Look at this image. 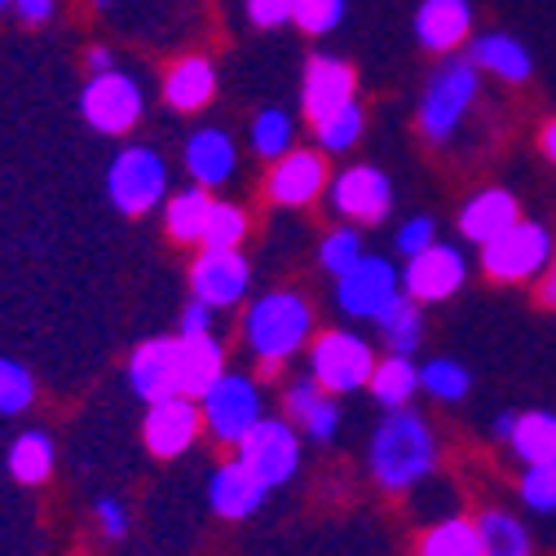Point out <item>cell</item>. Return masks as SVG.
<instances>
[{"label":"cell","instance_id":"6da1fadb","mask_svg":"<svg viewBox=\"0 0 556 556\" xmlns=\"http://www.w3.org/2000/svg\"><path fill=\"white\" fill-rule=\"evenodd\" d=\"M367 468H371L376 485L389 495H406L420 481H429L438 468V438H433L425 415L415 406L389 410L380 420V429L371 433Z\"/></svg>","mask_w":556,"mask_h":556},{"label":"cell","instance_id":"7a4b0ae2","mask_svg":"<svg viewBox=\"0 0 556 556\" xmlns=\"http://www.w3.org/2000/svg\"><path fill=\"white\" fill-rule=\"evenodd\" d=\"M309 336H314V309L301 292H265L248 305L243 340L256 354L265 376L283 371V363L301 350V344H309Z\"/></svg>","mask_w":556,"mask_h":556},{"label":"cell","instance_id":"3957f363","mask_svg":"<svg viewBox=\"0 0 556 556\" xmlns=\"http://www.w3.org/2000/svg\"><path fill=\"white\" fill-rule=\"evenodd\" d=\"M477 93H481V66L472 58L451 53V62H442L425 85L420 132L429 137V142H451V137L459 132V124H464V115L472 111Z\"/></svg>","mask_w":556,"mask_h":556},{"label":"cell","instance_id":"277c9868","mask_svg":"<svg viewBox=\"0 0 556 556\" xmlns=\"http://www.w3.org/2000/svg\"><path fill=\"white\" fill-rule=\"evenodd\" d=\"M106 194L124 217H147L151 207L168 199V160L142 142L115 151L106 168Z\"/></svg>","mask_w":556,"mask_h":556},{"label":"cell","instance_id":"5b68a950","mask_svg":"<svg viewBox=\"0 0 556 556\" xmlns=\"http://www.w3.org/2000/svg\"><path fill=\"white\" fill-rule=\"evenodd\" d=\"M80 115L93 132L102 137H124L132 132L137 124H142L147 115V93H142V80L119 72V66H111V72H93L80 89Z\"/></svg>","mask_w":556,"mask_h":556},{"label":"cell","instance_id":"8992f818","mask_svg":"<svg viewBox=\"0 0 556 556\" xmlns=\"http://www.w3.org/2000/svg\"><path fill=\"white\" fill-rule=\"evenodd\" d=\"M552 230L543 222H517L500 239L481 243V269L495 283H530L552 265Z\"/></svg>","mask_w":556,"mask_h":556},{"label":"cell","instance_id":"52a82bcc","mask_svg":"<svg viewBox=\"0 0 556 556\" xmlns=\"http://www.w3.org/2000/svg\"><path fill=\"white\" fill-rule=\"evenodd\" d=\"M371 371H376V350L358 331H318V340L309 344V376L336 397L367 389Z\"/></svg>","mask_w":556,"mask_h":556},{"label":"cell","instance_id":"ba28073f","mask_svg":"<svg viewBox=\"0 0 556 556\" xmlns=\"http://www.w3.org/2000/svg\"><path fill=\"white\" fill-rule=\"evenodd\" d=\"M239 459L269 485H288L301 468V429L292 420H278V415H261V420L239 438Z\"/></svg>","mask_w":556,"mask_h":556},{"label":"cell","instance_id":"9c48e42d","mask_svg":"<svg viewBox=\"0 0 556 556\" xmlns=\"http://www.w3.org/2000/svg\"><path fill=\"white\" fill-rule=\"evenodd\" d=\"M199 406H203V429L222 446H239V438L265 415L256 380L239 376V371H222V380L199 397Z\"/></svg>","mask_w":556,"mask_h":556},{"label":"cell","instance_id":"30bf717a","mask_svg":"<svg viewBox=\"0 0 556 556\" xmlns=\"http://www.w3.org/2000/svg\"><path fill=\"white\" fill-rule=\"evenodd\" d=\"M327 199L350 226H376L393 207V181L376 164H354L327 181Z\"/></svg>","mask_w":556,"mask_h":556},{"label":"cell","instance_id":"8fae6325","mask_svg":"<svg viewBox=\"0 0 556 556\" xmlns=\"http://www.w3.org/2000/svg\"><path fill=\"white\" fill-rule=\"evenodd\" d=\"M252 283V265L243 256V248H199L194 265H190V296L213 305V309H230L248 296Z\"/></svg>","mask_w":556,"mask_h":556},{"label":"cell","instance_id":"7c38bea8","mask_svg":"<svg viewBox=\"0 0 556 556\" xmlns=\"http://www.w3.org/2000/svg\"><path fill=\"white\" fill-rule=\"evenodd\" d=\"M203 433V406L199 397L173 393L160 402H147V420H142V442L155 459H177L186 455Z\"/></svg>","mask_w":556,"mask_h":556},{"label":"cell","instance_id":"4fadbf2b","mask_svg":"<svg viewBox=\"0 0 556 556\" xmlns=\"http://www.w3.org/2000/svg\"><path fill=\"white\" fill-rule=\"evenodd\" d=\"M327 151L292 147L288 155H278L265 173V199L278 207H309L318 194H327Z\"/></svg>","mask_w":556,"mask_h":556},{"label":"cell","instance_id":"5bb4252c","mask_svg":"<svg viewBox=\"0 0 556 556\" xmlns=\"http://www.w3.org/2000/svg\"><path fill=\"white\" fill-rule=\"evenodd\" d=\"M468 278V261L459 248L451 243H429L425 252L406 256V269H402V292L415 296L420 305H438V301H451Z\"/></svg>","mask_w":556,"mask_h":556},{"label":"cell","instance_id":"9a60e30c","mask_svg":"<svg viewBox=\"0 0 556 556\" xmlns=\"http://www.w3.org/2000/svg\"><path fill=\"white\" fill-rule=\"evenodd\" d=\"M402 292V274L389 256H358L350 269L336 278V301L350 318H376L393 296Z\"/></svg>","mask_w":556,"mask_h":556},{"label":"cell","instance_id":"2e32d148","mask_svg":"<svg viewBox=\"0 0 556 556\" xmlns=\"http://www.w3.org/2000/svg\"><path fill=\"white\" fill-rule=\"evenodd\" d=\"M358 102V76L354 66L336 58V53H314L305 66V80H301V106L309 115V124L336 115L340 106Z\"/></svg>","mask_w":556,"mask_h":556},{"label":"cell","instance_id":"e0dca14e","mask_svg":"<svg viewBox=\"0 0 556 556\" xmlns=\"http://www.w3.org/2000/svg\"><path fill=\"white\" fill-rule=\"evenodd\" d=\"M410 27H415L420 49L451 58L464 40H472V5L468 0H420Z\"/></svg>","mask_w":556,"mask_h":556},{"label":"cell","instance_id":"ac0fdd59","mask_svg":"<svg viewBox=\"0 0 556 556\" xmlns=\"http://www.w3.org/2000/svg\"><path fill=\"white\" fill-rule=\"evenodd\" d=\"M128 384L142 402H160L177 389V336H151L128 358Z\"/></svg>","mask_w":556,"mask_h":556},{"label":"cell","instance_id":"d6986e66","mask_svg":"<svg viewBox=\"0 0 556 556\" xmlns=\"http://www.w3.org/2000/svg\"><path fill=\"white\" fill-rule=\"evenodd\" d=\"M265 495H269V485H265L239 455L226 459V464L213 472V485H207V504H213V513L226 517V521H248V517H256L261 504H265Z\"/></svg>","mask_w":556,"mask_h":556},{"label":"cell","instance_id":"ffe728a7","mask_svg":"<svg viewBox=\"0 0 556 556\" xmlns=\"http://www.w3.org/2000/svg\"><path fill=\"white\" fill-rule=\"evenodd\" d=\"M235 164H239V147L226 128H199L186 137V151H181V168L190 173V181L217 190L235 177Z\"/></svg>","mask_w":556,"mask_h":556},{"label":"cell","instance_id":"44dd1931","mask_svg":"<svg viewBox=\"0 0 556 556\" xmlns=\"http://www.w3.org/2000/svg\"><path fill=\"white\" fill-rule=\"evenodd\" d=\"M160 93H164V102H168L173 111H181V115L203 111L207 102L217 98V62L207 58V53H186V58H177V62L168 66Z\"/></svg>","mask_w":556,"mask_h":556},{"label":"cell","instance_id":"7402d4cb","mask_svg":"<svg viewBox=\"0 0 556 556\" xmlns=\"http://www.w3.org/2000/svg\"><path fill=\"white\" fill-rule=\"evenodd\" d=\"M521 222V203H517V194L513 190H500V186H491V190H477L464 207H459V235L468 239V243H491V239H500L508 226H517Z\"/></svg>","mask_w":556,"mask_h":556},{"label":"cell","instance_id":"603a6c76","mask_svg":"<svg viewBox=\"0 0 556 556\" xmlns=\"http://www.w3.org/2000/svg\"><path fill=\"white\" fill-rule=\"evenodd\" d=\"M226 371V350L213 331L203 336H177V389L186 397H203Z\"/></svg>","mask_w":556,"mask_h":556},{"label":"cell","instance_id":"cb8c5ba5","mask_svg":"<svg viewBox=\"0 0 556 556\" xmlns=\"http://www.w3.org/2000/svg\"><path fill=\"white\" fill-rule=\"evenodd\" d=\"M283 406H288V415H292V425H296L301 433H309L314 442H331V438H336V429H340L336 393H327L314 376H305V380L288 384Z\"/></svg>","mask_w":556,"mask_h":556},{"label":"cell","instance_id":"d4e9b609","mask_svg":"<svg viewBox=\"0 0 556 556\" xmlns=\"http://www.w3.org/2000/svg\"><path fill=\"white\" fill-rule=\"evenodd\" d=\"M468 58L481 66V72H491V76H500L508 85H526L530 72H534L530 49L517 36H508V31H481V36H472Z\"/></svg>","mask_w":556,"mask_h":556},{"label":"cell","instance_id":"484cf974","mask_svg":"<svg viewBox=\"0 0 556 556\" xmlns=\"http://www.w3.org/2000/svg\"><path fill=\"white\" fill-rule=\"evenodd\" d=\"M207 213H213V190L190 181L186 190H173L164 199V235L173 243H186V248H199L203 239V226H207Z\"/></svg>","mask_w":556,"mask_h":556},{"label":"cell","instance_id":"4316f807","mask_svg":"<svg viewBox=\"0 0 556 556\" xmlns=\"http://www.w3.org/2000/svg\"><path fill=\"white\" fill-rule=\"evenodd\" d=\"M371 323H376L380 340L389 344V354H415L420 350V340H425V309L406 292H397Z\"/></svg>","mask_w":556,"mask_h":556},{"label":"cell","instance_id":"83f0119b","mask_svg":"<svg viewBox=\"0 0 556 556\" xmlns=\"http://www.w3.org/2000/svg\"><path fill=\"white\" fill-rule=\"evenodd\" d=\"M367 389H371V397H376L384 410L410 406V402H415V393H420V367L410 363V354L376 358V371H371Z\"/></svg>","mask_w":556,"mask_h":556},{"label":"cell","instance_id":"f1b7e54d","mask_svg":"<svg viewBox=\"0 0 556 556\" xmlns=\"http://www.w3.org/2000/svg\"><path fill=\"white\" fill-rule=\"evenodd\" d=\"M508 451H513L521 464L552 459V455H556V415H552V410H517Z\"/></svg>","mask_w":556,"mask_h":556},{"label":"cell","instance_id":"f546056e","mask_svg":"<svg viewBox=\"0 0 556 556\" xmlns=\"http://www.w3.org/2000/svg\"><path fill=\"white\" fill-rule=\"evenodd\" d=\"M481 534V556H530V530L504 513V508H485L472 517Z\"/></svg>","mask_w":556,"mask_h":556},{"label":"cell","instance_id":"4dcf8cb0","mask_svg":"<svg viewBox=\"0 0 556 556\" xmlns=\"http://www.w3.org/2000/svg\"><path fill=\"white\" fill-rule=\"evenodd\" d=\"M10 472L18 485H45L53 477V442L40 429H27L10 446Z\"/></svg>","mask_w":556,"mask_h":556},{"label":"cell","instance_id":"1f68e13d","mask_svg":"<svg viewBox=\"0 0 556 556\" xmlns=\"http://www.w3.org/2000/svg\"><path fill=\"white\" fill-rule=\"evenodd\" d=\"M252 151L265 160V164H274L278 155H288L292 147H296V119H292V111H283V106H265V111H256V119H252Z\"/></svg>","mask_w":556,"mask_h":556},{"label":"cell","instance_id":"d6a6232c","mask_svg":"<svg viewBox=\"0 0 556 556\" xmlns=\"http://www.w3.org/2000/svg\"><path fill=\"white\" fill-rule=\"evenodd\" d=\"M420 556H481V534L472 517H446L420 534Z\"/></svg>","mask_w":556,"mask_h":556},{"label":"cell","instance_id":"836d02e7","mask_svg":"<svg viewBox=\"0 0 556 556\" xmlns=\"http://www.w3.org/2000/svg\"><path fill=\"white\" fill-rule=\"evenodd\" d=\"M363 128H367V115H363L358 102H350V106H340L336 115H327V119L314 124V142H318V151H327V155H344V151L358 147Z\"/></svg>","mask_w":556,"mask_h":556},{"label":"cell","instance_id":"e575fe53","mask_svg":"<svg viewBox=\"0 0 556 556\" xmlns=\"http://www.w3.org/2000/svg\"><path fill=\"white\" fill-rule=\"evenodd\" d=\"M420 389L429 393V397H438V402H464L468 397V389H472V376H468V367H459L455 358H429L425 367H420Z\"/></svg>","mask_w":556,"mask_h":556},{"label":"cell","instance_id":"d590c367","mask_svg":"<svg viewBox=\"0 0 556 556\" xmlns=\"http://www.w3.org/2000/svg\"><path fill=\"white\" fill-rule=\"evenodd\" d=\"M243 239H248V213L230 199H213L199 248H243Z\"/></svg>","mask_w":556,"mask_h":556},{"label":"cell","instance_id":"8d00e7d4","mask_svg":"<svg viewBox=\"0 0 556 556\" xmlns=\"http://www.w3.org/2000/svg\"><path fill=\"white\" fill-rule=\"evenodd\" d=\"M36 402V376L14 363V358H0V415H23Z\"/></svg>","mask_w":556,"mask_h":556},{"label":"cell","instance_id":"74e56055","mask_svg":"<svg viewBox=\"0 0 556 556\" xmlns=\"http://www.w3.org/2000/svg\"><path fill=\"white\" fill-rule=\"evenodd\" d=\"M344 14H350V0H292V23L305 36H331Z\"/></svg>","mask_w":556,"mask_h":556},{"label":"cell","instance_id":"f35d334b","mask_svg":"<svg viewBox=\"0 0 556 556\" xmlns=\"http://www.w3.org/2000/svg\"><path fill=\"white\" fill-rule=\"evenodd\" d=\"M521 504L534 513H556V455L526 464L521 472Z\"/></svg>","mask_w":556,"mask_h":556},{"label":"cell","instance_id":"ab89813d","mask_svg":"<svg viewBox=\"0 0 556 556\" xmlns=\"http://www.w3.org/2000/svg\"><path fill=\"white\" fill-rule=\"evenodd\" d=\"M363 256V235H358V226H340V230H331L327 239H323V248H318V265L327 269V274H344L354 261Z\"/></svg>","mask_w":556,"mask_h":556},{"label":"cell","instance_id":"60d3db41","mask_svg":"<svg viewBox=\"0 0 556 556\" xmlns=\"http://www.w3.org/2000/svg\"><path fill=\"white\" fill-rule=\"evenodd\" d=\"M429 243H438V222H433V217H410V222H402L397 235H393V248H397L402 256L425 252Z\"/></svg>","mask_w":556,"mask_h":556},{"label":"cell","instance_id":"b9f144b4","mask_svg":"<svg viewBox=\"0 0 556 556\" xmlns=\"http://www.w3.org/2000/svg\"><path fill=\"white\" fill-rule=\"evenodd\" d=\"M243 14L256 31H274L292 23V0H243Z\"/></svg>","mask_w":556,"mask_h":556},{"label":"cell","instance_id":"7bdbcfd3","mask_svg":"<svg viewBox=\"0 0 556 556\" xmlns=\"http://www.w3.org/2000/svg\"><path fill=\"white\" fill-rule=\"evenodd\" d=\"M213 305H203L190 296V305L181 309V323H177V336H203V331H213Z\"/></svg>","mask_w":556,"mask_h":556},{"label":"cell","instance_id":"ee69618b","mask_svg":"<svg viewBox=\"0 0 556 556\" xmlns=\"http://www.w3.org/2000/svg\"><path fill=\"white\" fill-rule=\"evenodd\" d=\"M93 517H98V526H102L106 539H119V534L128 530V513H124V504H115V500H98V504H93Z\"/></svg>","mask_w":556,"mask_h":556},{"label":"cell","instance_id":"f6af8a7d","mask_svg":"<svg viewBox=\"0 0 556 556\" xmlns=\"http://www.w3.org/2000/svg\"><path fill=\"white\" fill-rule=\"evenodd\" d=\"M14 14H18L27 27H45V23L58 14V0H14Z\"/></svg>","mask_w":556,"mask_h":556},{"label":"cell","instance_id":"bcb514c9","mask_svg":"<svg viewBox=\"0 0 556 556\" xmlns=\"http://www.w3.org/2000/svg\"><path fill=\"white\" fill-rule=\"evenodd\" d=\"M85 66H89V76H93V72H111V66H115V53H111L106 45H93V49L85 53Z\"/></svg>","mask_w":556,"mask_h":556},{"label":"cell","instance_id":"7dc6e473","mask_svg":"<svg viewBox=\"0 0 556 556\" xmlns=\"http://www.w3.org/2000/svg\"><path fill=\"white\" fill-rule=\"evenodd\" d=\"M513 425H517V410H500V415H495V429H491L495 442H508V438H513Z\"/></svg>","mask_w":556,"mask_h":556},{"label":"cell","instance_id":"c3c4849f","mask_svg":"<svg viewBox=\"0 0 556 556\" xmlns=\"http://www.w3.org/2000/svg\"><path fill=\"white\" fill-rule=\"evenodd\" d=\"M539 147H543V155L556 164V115L543 124V132H539Z\"/></svg>","mask_w":556,"mask_h":556},{"label":"cell","instance_id":"681fc988","mask_svg":"<svg viewBox=\"0 0 556 556\" xmlns=\"http://www.w3.org/2000/svg\"><path fill=\"white\" fill-rule=\"evenodd\" d=\"M539 301L547 309H556V274H543V283H539Z\"/></svg>","mask_w":556,"mask_h":556},{"label":"cell","instance_id":"f907efd6","mask_svg":"<svg viewBox=\"0 0 556 556\" xmlns=\"http://www.w3.org/2000/svg\"><path fill=\"white\" fill-rule=\"evenodd\" d=\"M0 14H14V0H0Z\"/></svg>","mask_w":556,"mask_h":556},{"label":"cell","instance_id":"816d5d0a","mask_svg":"<svg viewBox=\"0 0 556 556\" xmlns=\"http://www.w3.org/2000/svg\"><path fill=\"white\" fill-rule=\"evenodd\" d=\"M547 274H556V252H552V265H547Z\"/></svg>","mask_w":556,"mask_h":556},{"label":"cell","instance_id":"f5cc1de1","mask_svg":"<svg viewBox=\"0 0 556 556\" xmlns=\"http://www.w3.org/2000/svg\"><path fill=\"white\" fill-rule=\"evenodd\" d=\"M93 5H111V0H93Z\"/></svg>","mask_w":556,"mask_h":556}]
</instances>
